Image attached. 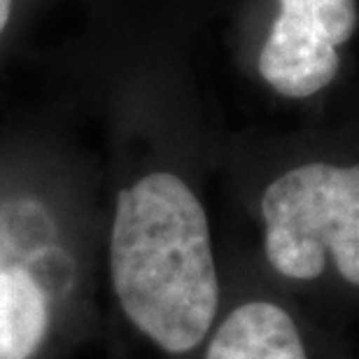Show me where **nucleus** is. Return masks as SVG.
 <instances>
[{"label": "nucleus", "instance_id": "nucleus-1", "mask_svg": "<svg viewBox=\"0 0 359 359\" xmlns=\"http://www.w3.org/2000/svg\"><path fill=\"white\" fill-rule=\"evenodd\" d=\"M124 320L163 355L203 348L222 290L205 208L182 177L156 170L119 191L107 243Z\"/></svg>", "mask_w": 359, "mask_h": 359}, {"label": "nucleus", "instance_id": "nucleus-2", "mask_svg": "<svg viewBox=\"0 0 359 359\" xmlns=\"http://www.w3.org/2000/svg\"><path fill=\"white\" fill-rule=\"evenodd\" d=\"M264 257L297 285L334 276L359 285V168L306 163L266 187L262 196Z\"/></svg>", "mask_w": 359, "mask_h": 359}, {"label": "nucleus", "instance_id": "nucleus-3", "mask_svg": "<svg viewBox=\"0 0 359 359\" xmlns=\"http://www.w3.org/2000/svg\"><path fill=\"white\" fill-rule=\"evenodd\" d=\"M77 245L33 196L0 198V359H40L68 318Z\"/></svg>", "mask_w": 359, "mask_h": 359}, {"label": "nucleus", "instance_id": "nucleus-4", "mask_svg": "<svg viewBox=\"0 0 359 359\" xmlns=\"http://www.w3.org/2000/svg\"><path fill=\"white\" fill-rule=\"evenodd\" d=\"M357 28L355 0H280L259 54V73L287 98H308L332 84L339 49Z\"/></svg>", "mask_w": 359, "mask_h": 359}, {"label": "nucleus", "instance_id": "nucleus-5", "mask_svg": "<svg viewBox=\"0 0 359 359\" xmlns=\"http://www.w3.org/2000/svg\"><path fill=\"white\" fill-rule=\"evenodd\" d=\"M201 359H311L297 318L273 299H248L226 311Z\"/></svg>", "mask_w": 359, "mask_h": 359}, {"label": "nucleus", "instance_id": "nucleus-6", "mask_svg": "<svg viewBox=\"0 0 359 359\" xmlns=\"http://www.w3.org/2000/svg\"><path fill=\"white\" fill-rule=\"evenodd\" d=\"M10 12H12V0H0V33H3L7 19H10Z\"/></svg>", "mask_w": 359, "mask_h": 359}]
</instances>
